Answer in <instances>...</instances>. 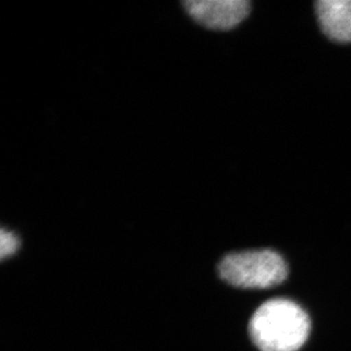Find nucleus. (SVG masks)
Wrapping results in <instances>:
<instances>
[{
    "mask_svg": "<svg viewBox=\"0 0 351 351\" xmlns=\"http://www.w3.org/2000/svg\"><path fill=\"white\" fill-rule=\"evenodd\" d=\"M248 331L261 351H298L308 340L311 318L290 299H269L256 309Z\"/></svg>",
    "mask_w": 351,
    "mask_h": 351,
    "instance_id": "f257e3e1",
    "label": "nucleus"
},
{
    "mask_svg": "<svg viewBox=\"0 0 351 351\" xmlns=\"http://www.w3.org/2000/svg\"><path fill=\"white\" fill-rule=\"evenodd\" d=\"M288 265L272 249L231 252L219 264V278L242 289H269L288 278Z\"/></svg>",
    "mask_w": 351,
    "mask_h": 351,
    "instance_id": "f03ea898",
    "label": "nucleus"
},
{
    "mask_svg": "<svg viewBox=\"0 0 351 351\" xmlns=\"http://www.w3.org/2000/svg\"><path fill=\"white\" fill-rule=\"evenodd\" d=\"M183 6L190 16L212 30H230L250 12L248 0H186Z\"/></svg>",
    "mask_w": 351,
    "mask_h": 351,
    "instance_id": "7ed1b4c3",
    "label": "nucleus"
},
{
    "mask_svg": "<svg viewBox=\"0 0 351 351\" xmlns=\"http://www.w3.org/2000/svg\"><path fill=\"white\" fill-rule=\"evenodd\" d=\"M20 240L16 235L5 228L0 231V258L6 259L19 250Z\"/></svg>",
    "mask_w": 351,
    "mask_h": 351,
    "instance_id": "39448f33",
    "label": "nucleus"
},
{
    "mask_svg": "<svg viewBox=\"0 0 351 351\" xmlns=\"http://www.w3.org/2000/svg\"><path fill=\"white\" fill-rule=\"evenodd\" d=\"M316 13L322 30L330 39L351 43V0H319Z\"/></svg>",
    "mask_w": 351,
    "mask_h": 351,
    "instance_id": "20e7f679",
    "label": "nucleus"
}]
</instances>
